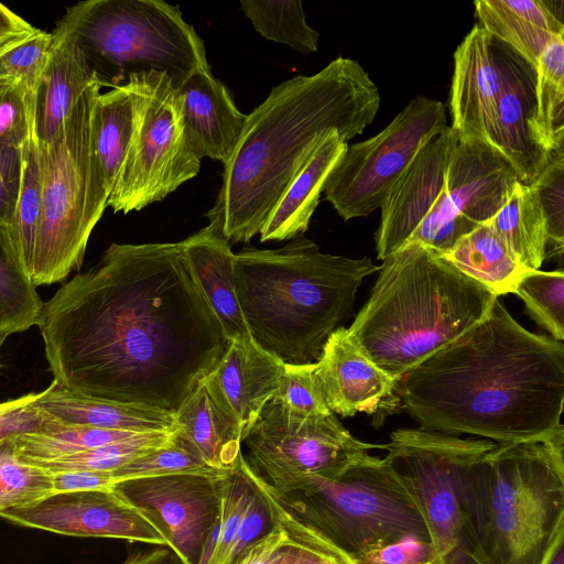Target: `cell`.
<instances>
[{
    "label": "cell",
    "mask_w": 564,
    "mask_h": 564,
    "mask_svg": "<svg viewBox=\"0 0 564 564\" xmlns=\"http://www.w3.org/2000/svg\"><path fill=\"white\" fill-rule=\"evenodd\" d=\"M447 127L442 101L412 98L379 133L347 147L324 184L325 198L344 220L368 216L421 148Z\"/></svg>",
    "instance_id": "7c38bea8"
},
{
    "label": "cell",
    "mask_w": 564,
    "mask_h": 564,
    "mask_svg": "<svg viewBox=\"0 0 564 564\" xmlns=\"http://www.w3.org/2000/svg\"><path fill=\"white\" fill-rule=\"evenodd\" d=\"M242 465L250 482L265 501L271 527L232 564H352L347 555L281 506L267 482L249 467L245 456Z\"/></svg>",
    "instance_id": "603a6c76"
},
{
    "label": "cell",
    "mask_w": 564,
    "mask_h": 564,
    "mask_svg": "<svg viewBox=\"0 0 564 564\" xmlns=\"http://www.w3.org/2000/svg\"><path fill=\"white\" fill-rule=\"evenodd\" d=\"M352 564H443L431 540L406 536L365 550Z\"/></svg>",
    "instance_id": "bcb514c9"
},
{
    "label": "cell",
    "mask_w": 564,
    "mask_h": 564,
    "mask_svg": "<svg viewBox=\"0 0 564 564\" xmlns=\"http://www.w3.org/2000/svg\"><path fill=\"white\" fill-rule=\"evenodd\" d=\"M316 370L329 411L344 417L376 412L399 382L375 365L343 326L328 337Z\"/></svg>",
    "instance_id": "d6986e66"
},
{
    "label": "cell",
    "mask_w": 564,
    "mask_h": 564,
    "mask_svg": "<svg viewBox=\"0 0 564 564\" xmlns=\"http://www.w3.org/2000/svg\"><path fill=\"white\" fill-rule=\"evenodd\" d=\"M0 517L9 522L76 538H107L170 549V543L152 516L115 490H85L54 494Z\"/></svg>",
    "instance_id": "5bb4252c"
},
{
    "label": "cell",
    "mask_w": 564,
    "mask_h": 564,
    "mask_svg": "<svg viewBox=\"0 0 564 564\" xmlns=\"http://www.w3.org/2000/svg\"><path fill=\"white\" fill-rule=\"evenodd\" d=\"M501 73L492 37L475 24L454 52L451 129L457 141L489 143Z\"/></svg>",
    "instance_id": "ac0fdd59"
},
{
    "label": "cell",
    "mask_w": 564,
    "mask_h": 564,
    "mask_svg": "<svg viewBox=\"0 0 564 564\" xmlns=\"http://www.w3.org/2000/svg\"><path fill=\"white\" fill-rule=\"evenodd\" d=\"M474 6L477 24L534 68L544 48L564 36V23L543 0H476Z\"/></svg>",
    "instance_id": "f546056e"
},
{
    "label": "cell",
    "mask_w": 564,
    "mask_h": 564,
    "mask_svg": "<svg viewBox=\"0 0 564 564\" xmlns=\"http://www.w3.org/2000/svg\"><path fill=\"white\" fill-rule=\"evenodd\" d=\"M184 132L195 155L226 165L239 142L248 115L236 107L227 87L210 68L193 73L175 89Z\"/></svg>",
    "instance_id": "ffe728a7"
},
{
    "label": "cell",
    "mask_w": 564,
    "mask_h": 564,
    "mask_svg": "<svg viewBox=\"0 0 564 564\" xmlns=\"http://www.w3.org/2000/svg\"><path fill=\"white\" fill-rule=\"evenodd\" d=\"M134 126V98L129 84L99 94L95 115V145L110 192L124 160Z\"/></svg>",
    "instance_id": "836d02e7"
},
{
    "label": "cell",
    "mask_w": 564,
    "mask_h": 564,
    "mask_svg": "<svg viewBox=\"0 0 564 564\" xmlns=\"http://www.w3.org/2000/svg\"><path fill=\"white\" fill-rule=\"evenodd\" d=\"M240 8L264 39L302 53H315L319 33L311 28L300 0H240Z\"/></svg>",
    "instance_id": "d590c367"
},
{
    "label": "cell",
    "mask_w": 564,
    "mask_h": 564,
    "mask_svg": "<svg viewBox=\"0 0 564 564\" xmlns=\"http://www.w3.org/2000/svg\"><path fill=\"white\" fill-rule=\"evenodd\" d=\"M514 293L523 301L530 317L550 337L564 339V272L562 269L546 272H527L518 283Z\"/></svg>",
    "instance_id": "60d3db41"
},
{
    "label": "cell",
    "mask_w": 564,
    "mask_h": 564,
    "mask_svg": "<svg viewBox=\"0 0 564 564\" xmlns=\"http://www.w3.org/2000/svg\"><path fill=\"white\" fill-rule=\"evenodd\" d=\"M477 226L454 210L443 191L406 241L445 253Z\"/></svg>",
    "instance_id": "f6af8a7d"
},
{
    "label": "cell",
    "mask_w": 564,
    "mask_h": 564,
    "mask_svg": "<svg viewBox=\"0 0 564 564\" xmlns=\"http://www.w3.org/2000/svg\"><path fill=\"white\" fill-rule=\"evenodd\" d=\"M51 34L39 100V135L45 141L56 134L77 99L98 76L68 11Z\"/></svg>",
    "instance_id": "cb8c5ba5"
},
{
    "label": "cell",
    "mask_w": 564,
    "mask_h": 564,
    "mask_svg": "<svg viewBox=\"0 0 564 564\" xmlns=\"http://www.w3.org/2000/svg\"><path fill=\"white\" fill-rule=\"evenodd\" d=\"M24 91L0 85V147L18 149L26 131Z\"/></svg>",
    "instance_id": "681fc988"
},
{
    "label": "cell",
    "mask_w": 564,
    "mask_h": 564,
    "mask_svg": "<svg viewBox=\"0 0 564 564\" xmlns=\"http://www.w3.org/2000/svg\"><path fill=\"white\" fill-rule=\"evenodd\" d=\"M42 307L36 286L0 226V334L8 337L37 325Z\"/></svg>",
    "instance_id": "e575fe53"
},
{
    "label": "cell",
    "mask_w": 564,
    "mask_h": 564,
    "mask_svg": "<svg viewBox=\"0 0 564 564\" xmlns=\"http://www.w3.org/2000/svg\"><path fill=\"white\" fill-rule=\"evenodd\" d=\"M497 443L422 429H398L383 459L415 501L443 564H476L468 555L462 508L463 479Z\"/></svg>",
    "instance_id": "8fae6325"
},
{
    "label": "cell",
    "mask_w": 564,
    "mask_h": 564,
    "mask_svg": "<svg viewBox=\"0 0 564 564\" xmlns=\"http://www.w3.org/2000/svg\"><path fill=\"white\" fill-rule=\"evenodd\" d=\"M457 138L448 126L431 139L403 171L381 205L375 235L377 258L400 249L445 188L446 173Z\"/></svg>",
    "instance_id": "2e32d148"
},
{
    "label": "cell",
    "mask_w": 564,
    "mask_h": 564,
    "mask_svg": "<svg viewBox=\"0 0 564 564\" xmlns=\"http://www.w3.org/2000/svg\"><path fill=\"white\" fill-rule=\"evenodd\" d=\"M110 473L115 485L129 479L180 474L216 477H226L229 475L209 467L178 429L173 440L165 446L143 455Z\"/></svg>",
    "instance_id": "ab89813d"
},
{
    "label": "cell",
    "mask_w": 564,
    "mask_h": 564,
    "mask_svg": "<svg viewBox=\"0 0 564 564\" xmlns=\"http://www.w3.org/2000/svg\"><path fill=\"white\" fill-rule=\"evenodd\" d=\"M39 29L0 3V53L19 45Z\"/></svg>",
    "instance_id": "f5cc1de1"
},
{
    "label": "cell",
    "mask_w": 564,
    "mask_h": 564,
    "mask_svg": "<svg viewBox=\"0 0 564 564\" xmlns=\"http://www.w3.org/2000/svg\"><path fill=\"white\" fill-rule=\"evenodd\" d=\"M271 400L301 414L332 413L323 395L316 362L284 364L278 390Z\"/></svg>",
    "instance_id": "ee69618b"
},
{
    "label": "cell",
    "mask_w": 564,
    "mask_h": 564,
    "mask_svg": "<svg viewBox=\"0 0 564 564\" xmlns=\"http://www.w3.org/2000/svg\"><path fill=\"white\" fill-rule=\"evenodd\" d=\"M226 477L169 475L129 479L111 489L152 516L181 564H197L205 541L219 519Z\"/></svg>",
    "instance_id": "9a60e30c"
},
{
    "label": "cell",
    "mask_w": 564,
    "mask_h": 564,
    "mask_svg": "<svg viewBox=\"0 0 564 564\" xmlns=\"http://www.w3.org/2000/svg\"><path fill=\"white\" fill-rule=\"evenodd\" d=\"M251 486L252 490L245 512L218 564H232L250 544L261 538L271 527L270 514L265 501L252 484Z\"/></svg>",
    "instance_id": "c3c4849f"
},
{
    "label": "cell",
    "mask_w": 564,
    "mask_h": 564,
    "mask_svg": "<svg viewBox=\"0 0 564 564\" xmlns=\"http://www.w3.org/2000/svg\"><path fill=\"white\" fill-rule=\"evenodd\" d=\"M378 270L347 330L398 380L477 324L498 299L440 252L413 241L386 257Z\"/></svg>",
    "instance_id": "5b68a950"
},
{
    "label": "cell",
    "mask_w": 564,
    "mask_h": 564,
    "mask_svg": "<svg viewBox=\"0 0 564 564\" xmlns=\"http://www.w3.org/2000/svg\"><path fill=\"white\" fill-rule=\"evenodd\" d=\"M468 555L476 564H542L564 528V430L496 444L462 485Z\"/></svg>",
    "instance_id": "8992f818"
},
{
    "label": "cell",
    "mask_w": 564,
    "mask_h": 564,
    "mask_svg": "<svg viewBox=\"0 0 564 564\" xmlns=\"http://www.w3.org/2000/svg\"><path fill=\"white\" fill-rule=\"evenodd\" d=\"M542 564H564V528L554 538Z\"/></svg>",
    "instance_id": "11a10c76"
},
{
    "label": "cell",
    "mask_w": 564,
    "mask_h": 564,
    "mask_svg": "<svg viewBox=\"0 0 564 564\" xmlns=\"http://www.w3.org/2000/svg\"><path fill=\"white\" fill-rule=\"evenodd\" d=\"M37 326L64 388L172 414L229 344L181 241L111 243L43 303Z\"/></svg>",
    "instance_id": "6da1fadb"
},
{
    "label": "cell",
    "mask_w": 564,
    "mask_h": 564,
    "mask_svg": "<svg viewBox=\"0 0 564 564\" xmlns=\"http://www.w3.org/2000/svg\"><path fill=\"white\" fill-rule=\"evenodd\" d=\"M397 387L400 406L422 430L498 444L564 430V344L527 330L498 299Z\"/></svg>",
    "instance_id": "7a4b0ae2"
},
{
    "label": "cell",
    "mask_w": 564,
    "mask_h": 564,
    "mask_svg": "<svg viewBox=\"0 0 564 564\" xmlns=\"http://www.w3.org/2000/svg\"><path fill=\"white\" fill-rule=\"evenodd\" d=\"M19 183L18 149L0 147V224L14 200Z\"/></svg>",
    "instance_id": "816d5d0a"
},
{
    "label": "cell",
    "mask_w": 564,
    "mask_h": 564,
    "mask_svg": "<svg viewBox=\"0 0 564 564\" xmlns=\"http://www.w3.org/2000/svg\"><path fill=\"white\" fill-rule=\"evenodd\" d=\"M6 338H7L6 336L0 334V347L2 346Z\"/></svg>",
    "instance_id": "9f6ffc18"
},
{
    "label": "cell",
    "mask_w": 564,
    "mask_h": 564,
    "mask_svg": "<svg viewBox=\"0 0 564 564\" xmlns=\"http://www.w3.org/2000/svg\"><path fill=\"white\" fill-rule=\"evenodd\" d=\"M70 13L90 63L106 70L102 85L119 86L131 75L166 74L178 88L193 73L210 68L202 37L178 6L161 0H89Z\"/></svg>",
    "instance_id": "9c48e42d"
},
{
    "label": "cell",
    "mask_w": 564,
    "mask_h": 564,
    "mask_svg": "<svg viewBox=\"0 0 564 564\" xmlns=\"http://www.w3.org/2000/svg\"><path fill=\"white\" fill-rule=\"evenodd\" d=\"M52 34L37 30L32 36L0 55V85L23 91L41 90L50 57Z\"/></svg>",
    "instance_id": "b9f144b4"
},
{
    "label": "cell",
    "mask_w": 564,
    "mask_h": 564,
    "mask_svg": "<svg viewBox=\"0 0 564 564\" xmlns=\"http://www.w3.org/2000/svg\"><path fill=\"white\" fill-rule=\"evenodd\" d=\"M26 131L18 148L19 183L6 220L0 224L24 270L32 276L35 240L41 218L42 177L40 165V91L25 93Z\"/></svg>",
    "instance_id": "f1b7e54d"
},
{
    "label": "cell",
    "mask_w": 564,
    "mask_h": 564,
    "mask_svg": "<svg viewBox=\"0 0 564 564\" xmlns=\"http://www.w3.org/2000/svg\"><path fill=\"white\" fill-rule=\"evenodd\" d=\"M132 137L107 207L128 214L164 199L200 170L186 139L176 90L163 73L131 75Z\"/></svg>",
    "instance_id": "30bf717a"
},
{
    "label": "cell",
    "mask_w": 564,
    "mask_h": 564,
    "mask_svg": "<svg viewBox=\"0 0 564 564\" xmlns=\"http://www.w3.org/2000/svg\"><path fill=\"white\" fill-rule=\"evenodd\" d=\"M245 457L252 471L270 486L318 476L335 478L384 445L357 440L334 413L301 414L270 400L246 433Z\"/></svg>",
    "instance_id": "4fadbf2b"
},
{
    "label": "cell",
    "mask_w": 564,
    "mask_h": 564,
    "mask_svg": "<svg viewBox=\"0 0 564 564\" xmlns=\"http://www.w3.org/2000/svg\"><path fill=\"white\" fill-rule=\"evenodd\" d=\"M268 486L281 506L351 561L406 536L431 540L410 492L378 456L367 454L335 478L305 476Z\"/></svg>",
    "instance_id": "ba28073f"
},
{
    "label": "cell",
    "mask_w": 564,
    "mask_h": 564,
    "mask_svg": "<svg viewBox=\"0 0 564 564\" xmlns=\"http://www.w3.org/2000/svg\"><path fill=\"white\" fill-rule=\"evenodd\" d=\"M122 564H175L172 551L164 546H156L148 551H138L130 554Z\"/></svg>",
    "instance_id": "db71d44e"
},
{
    "label": "cell",
    "mask_w": 564,
    "mask_h": 564,
    "mask_svg": "<svg viewBox=\"0 0 564 564\" xmlns=\"http://www.w3.org/2000/svg\"><path fill=\"white\" fill-rule=\"evenodd\" d=\"M501 73V89L489 143L513 167L519 182L531 184L549 162L533 141L535 68L508 45L492 37Z\"/></svg>",
    "instance_id": "e0dca14e"
},
{
    "label": "cell",
    "mask_w": 564,
    "mask_h": 564,
    "mask_svg": "<svg viewBox=\"0 0 564 564\" xmlns=\"http://www.w3.org/2000/svg\"><path fill=\"white\" fill-rule=\"evenodd\" d=\"M546 223L547 253L563 254L564 247V147L553 151L545 167L531 183Z\"/></svg>",
    "instance_id": "7bdbcfd3"
},
{
    "label": "cell",
    "mask_w": 564,
    "mask_h": 564,
    "mask_svg": "<svg viewBox=\"0 0 564 564\" xmlns=\"http://www.w3.org/2000/svg\"><path fill=\"white\" fill-rule=\"evenodd\" d=\"M102 83L97 76L51 140L40 139L41 218L31 280L61 282L80 268L90 234L100 220L107 188L95 145V115Z\"/></svg>",
    "instance_id": "52a82bcc"
},
{
    "label": "cell",
    "mask_w": 564,
    "mask_h": 564,
    "mask_svg": "<svg viewBox=\"0 0 564 564\" xmlns=\"http://www.w3.org/2000/svg\"><path fill=\"white\" fill-rule=\"evenodd\" d=\"M378 269L367 257L324 253L304 234L278 249L243 248L234 280L251 340L283 364L317 362L361 282Z\"/></svg>",
    "instance_id": "277c9868"
},
{
    "label": "cell",
    "mask_w": 564,
    "mask_h": 564,
    "mask_svg": "<svg viewBox=\"0 0 564 564\" xmlns=\"http://www.w3.org/2000/svg\"><path fill=\"white\" fill-rule=\"evenodd\" d=\"M347 147L337 130L324 134L261 228V242L291 240L307 230L324 184Z\"/></svg>",
    "instance_id": "4316f807"
},
{
    "label": "cell",
    "mask_w": 564,
    "mask_h": 564,
    "mask_svg": "<svg viewBox=\"0 0 564 564\" xmlns=\"http://www.w3.org/2000/svg\"><path fill=\"white\" fill-rule=\"evenodd\" d=\"M380 93L355 59L337 57L316 74L274 86L248 117L238 145L224 165L221 186L206 213L229 242L260 232L291 182L330 129L345 142L371 124Z\"/></svg>",
    "instance_id": "3957f363"
},
{
    "label": "cell",
    "mask_w": 564,
    "mask_h": 564,
    "mask_svg": "<svg viewBox=\"0 0 564 564\" xmlns=\"http://www.w3.org/2000/svg\"><path fill=\"white\" fill-rule=\"evenodd\" d=\"M40 392L0 402V441L21 434L45 431L55 421L36 406Z\"/></svg>",
    "instance_id": "7dc6e473"
},
{
    "label": "cell",
    "mask_w": 564,
    "mask_h": 564,
    "mask_svg": "<svg viewBox=\"0 0 564 564\" xmlns=\"http://www.w3.org/2000/svg\"><path fill=\"white\" fill-rule=\"evenodd\" d=\"M176 431L177 427L171 431L139 433L131 437L80 453L33 464L41 466L50 473L66 470L113 471L143 455L165 446L173 440Z\"/></svg>",
    "instance_id": "74e56055"
},
{
    "label": "cell",
    "mask_w": 564,
    "mask_h": 564,
    "mask_svg": "<svg viewBox=\"0 0 564 564\" xmlns=\"http://www.w3.org/2000/svg\"><path fill=\"white\" fill-rule=\"evenodd\" d=\"M35 406L50 419L65 425L133 433L176 427L172 413L86 397L64 388L56 380L40 392Z\"/></svg>",
    "instance_id": "83f0119b"
},
{
    "label": "cell",
    "mask_w": 564,
    "mask_h": 564,
    "mask_svg": "<svg viewBox=\"0 0 564 564\" xmlns=\"http://www.w3.org/2000/svg\"><path fill=\"white\" fill-rule=\"evenodd\" d=\"M174 424L209 467L223 474L236 468L242 455V427L212 373L174 413Z\"/></svg>",
    "instance_id": "7402d4cb"
},
{
    "label": "cell",
    "mask_w": 564,
    "mask_h": 564,
    "mask_svg": "<svg viewBox=\"0 0 564 564\" xmlns=\"http://www.w3.org/2000/svg\"><path fill=\"white\" fill-rule=\"evenodd\" d=\"M54 494L109 490L115 485L110 471L66 470L52 473Z\"/></svg>",
    "instance_id": "f907efd6"
},
{
    "label": "cell",
    "mask_w": 564,
    "mask_h": 564,
    "mask_svg": "<svg viewBox=\"0 0 564 564\" xmlns=\"http://www.w3.org/2000/svg\"><path fill=\"white\" fill-rule=\"evenodd\" d=\"M441 254L497 297L514 293L522 276L530 271L516 259L488 221Z\"/></svg>",
    "instance_id": "4dcf8cb0"
},
{
    "label": "cell",
    "mask_w": 564,
    "mask_h": 564,
    "mask_svg": "<svg viewBox=\"0 0 564 564\" xmlns=\"http://www.w3.org/2000/svg\"><path fill=\"white\" fill-rule=\"evenodd\" d=\"M516 259L540 270L547 253L546 223L531 184L518 182L501 209L488 221Z\"/></svg>",
    "instance_id": "1f68e13d"
},
{
    "label": "cell",
    "mask_w": 564,
    "mask_h": 564,
    "mask_svg": "<svg viewBox=\"0 0 564 564\" xmlns=\"http://www.w3.org/2000/svg\"><path fill=\"white\" fill-rule=\"evenodd\" d=\"M518 182L513 167L490 144L457 141L444 193L458 215L480 225L501 209Z\"/></svg>",
    "instance_id": "44dd1931"
},
{
    "label": "cell",
    "mask_w": 564,
    "mask_h": 564,
    "mask_svg": "<svg viewBox=\"0 0 564 564\" xmlns=\"http://www.w3.org/2000/svg\"><path fill=\"white\" fill-rule=\"evenodd\" d=\"M186 260L228 340L252 341L234 280L235 253L210 225L181 241Z\"/></svg>",
    "instance_id": "d4e9b609"
},
{
    "label": "cell",
    "mask_w": 564,
    "mask_h": 564,
    "mask_svg": "<svg viewBox=\"0 0 564 564\" xmlns=\"http://www.w3.org/2000/svg\"><path fill=\"white\" fill-rule=\"evenodd\" d=\"M135 434L139 433L65 425L55 421L45 431L13 436L12 441L24 459L40 463L99 447Z\"/></svg>",
    "instance_id": "8d00e7d4"
},
{
    "label": "cell",
    "mask_w": 564,
    "mask_h": 564,
    "mask_svg": "<svg viewBox=\"0 0 564 564\" xmlns=\"http://www.w3.org/2000/svg\"><path fill=\"white\" fill-rule=\"evenodd\" d=\"M51 495L52 473L24 459L12 437L0 441V512L36 503Z\"/></svg>",
    "instance_id": "f35d334b"
},
{
    "label": "cell",
    "mask_w": 564,
    "mask_h": 564,
    "mask_svg": "<svg viewBox=\"0 0 564 564\" xmlns=\"http://www.w3.org/2000/svg\"><path fill=\"white\" fill-rule=\"evenodd\" d=\"M530 129L545 153L564 147V36L552 41L538 59Z\"/></svg>",
    "instance_id": "d6a6232c"
},
{
    "label": "cell",
    "mask_w": 564,
    "mask_h": 564,
    "mask_svg": "<svg viewBox=\"0 0 564 564\" xmlns=\"http://www.w3.org/2000/svg\"><path fill=\"white\" fill-rule=\"evenodd\" d=\"M284 364L253 341L229 340L212 372L242 427V440L278 390Z\"/></svg>",
    "instance_id": "484cf974"
}]
</instances>
